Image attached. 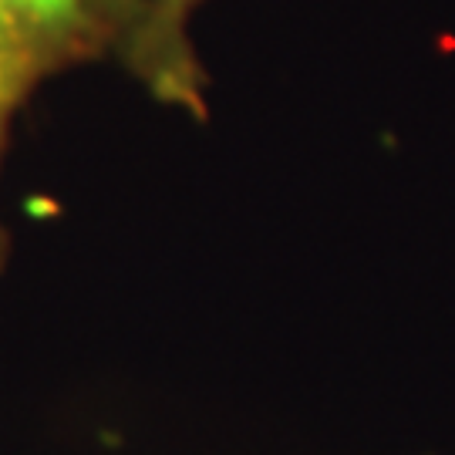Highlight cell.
<instances>
[{"instance_id":"1","label":"cell","mask_w":455,"mask_h":455,"mask_svg":"<svg viewBox=\"0 0 455 455\" xmlns=\"http://www.w3.org/2000/svg\"><path fill=\"white\" fill-rule=\"evenodd\" d=\"M146 0H0V146L20 101L51 75L122 51Z\"/></svg>"},{"instance_id":"2","label":"cell","mask_w":455,"mask_h":455,"mask_svg":"<svg viewBox=\"0 0 455 455\" xmlns=\"http://www.w3.org/2000/svg\"><path fill=\"white\" fill-rule=\"evenodd\" d=\"M203 0H146L142 17L118 58L165 105L199 115L206 108V78L189 44V20Z\"/></svg>"},{"instance_id":"3","label":"cell","mask_w":455,"mask_h":455,"mask_svg":"<svg viewBox=\"0 0 455 455\" xmlns=\"http://www.w3.org/2000/svg\"><path fill=\"white\" fill-rule=\"evenodd\" d=\"M0 253H4V243H0Z\"/></svg>"}]
</instances>
